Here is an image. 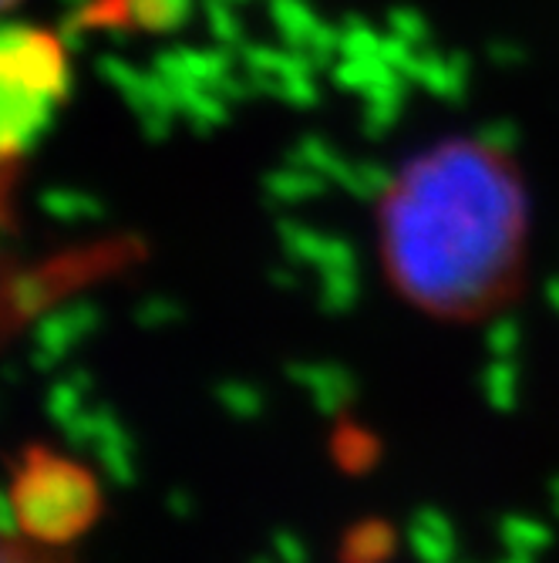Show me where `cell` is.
<instances>
[{
  "label": "cell",
  "mask_w": 559,
  "mask_h": 563,
  "mask_svg": "<svg viewBox=\"0 0 559 563\" xmlns=\"http://www.w3.org/2000/svg\"><path fill=\"white\" fill-rule=\"evenodd\" d=\"M533 207L523 169L476 135L432 142L374 202L381 277L415 314L485 324L519 303L529 277Z\"/></svg>",
  "instance_id": "cell-1"
},
{
  "label": "cell",
  "mask_w": 559,
  "mask_h": 563,
  "mask_svg": "<svg viewBox=\"0 0 559 563\" xmlns=\"http://www.w3.org/2000/svg\"><path fill=\"white\" fill-rule=\"evenodd\" d=\"M68 85L62 44L31 27H0V166L41 135Z\"/></svg>",
  "instance_id": "cell-2"
},
{
  "label": "cell",
  "mask_w": 559,
  "mask_h": 563,
  "mask_svg": "<svg viewBox=\"0 0 559 563\" xmlns=\"http://www.w3.org/2000/svg\"><path fill=\"white\" fill-rule=\"evenodd\" d=\"M91 483L65 463H34L18 483V527L47 543H68L88 523Z\"/></svg>",
  "instance_id": "cell-3"
},
{
  "label": "cell",
  "mask_w": 559,
  "mask_h": 563,
  "mask_svg": "<svg viewBox=\"0 0 559 563\" xmlns=\"http://www.w3.org/2000/svg\"><path fill=\"white\" fill-rule=\"evenodd\" d=\"M0 563H71L62 543L31 537L18 523H0Z\"/></svg>",
  "instance_id": "cell-4"
},
{
  "label": "cell",
  "mask_w": 559,
  "mask_h": 563,
  "mask_svg": "<svg viewBox=\"0 0 559 563\" xmlns=\"http://www.w3.org/2000/svg\"><path fill=\"white\" fill-rule=\"evenodd\" d=\"M14 4V0H0V11H4V8H11Z\"/></svg>",
  "instance_id": "cell-5"
}]
</instances>
